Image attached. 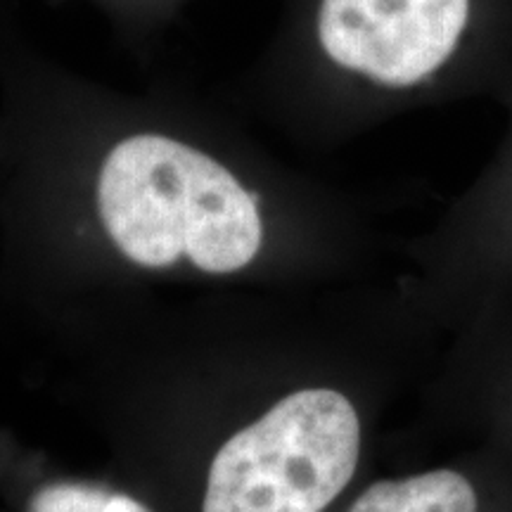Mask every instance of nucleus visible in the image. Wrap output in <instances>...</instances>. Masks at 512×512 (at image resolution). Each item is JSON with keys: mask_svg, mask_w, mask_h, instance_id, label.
Instances as JSON below:
<instances>
[{"mask_svg": "<svg viewBox=\"0 0 512 512\" xmlns=\"http://www.w3.org/2000/svg\"><path fill=\"white\" fill-rule=\"evenodd\" d=\"M373 254L238 117L74 72L0 12V306L29 330L162 294L335 287Z\"/></svg>", "mask_w": 512, "mask_h": 512, "instance_id": "1", "label": "nucleus"}, {"mask_svg": "<svg viewBox=\"0 0 512 512\" xmlns=\"http://www.w3.org/2000/svg\"><path fill=\"white\" fill-rule=\"evenodd\" d=\"M233 287L88 306L36 332L110 470L164 512H332L375 472L427 339L375 297Z\"/></svg>", "mask_w": 512, "mask_h": 512, "instance_id": "2", "label": "nucleus"}, {"mask_svg": "<svg viewBox=\"0 0 512 512\" xmlns=\"http://www.w3.org/2000/svg\"><path fill=\"white\" fill-rule=\"evenodd\" d=\"M470 0H294L292 15L242 81L261 121L309 136L363 105L401 100L458 50Z\"/></svg>", "mask_w": 512, "mask_h": 512, "instance_id": "3", "label": "nucleus"}, {"mask_svg": "<svg viewBox=\"0 0 512 512\" xmlns=\"http://www.w3.org/2000/svg\"><path fill=\"white\" fill-rule=\"evenodd\" d=\"M451 337L430 382V420L470 432L475 444L512 460V302Z\"/></svg>", "mask_w": 512, "mask_h": 512, "instance_id": "4", "label": "nucleus"}, {"mask_svg": "<svg viewBox=\"0 0 512 512\" xmlns=\"http://www.w3.org/2000/svg\"><path fill=\"white\" fill-rule=\"evenodd\" d=\"M332 512H512V460L475 444L437 463L370 472Z\"/></svg>", "mask_w": 512, "mask_h": 512, "instance_id": "5", "label": "nucleus"}, {"mask_svg": "<svg viewBox=\"0 0 512 512\" xmlns=\"http://www.w3.org/2000/svg\"><path fill=\"white\" fill-rule=\"evenodd\" d=\"M0 498L10 512H164L110 467L76 470L10 425H0Z\"/></svg>", "mask_w": 512, "mask_h": 512, "instance_id": "6", "label": "nucleus"}, {"mask_svg": "<svg viewBox=\"0 0 512 512\" xmlns=\"http://www.w3.org/2000/svg\"><path fill=\"white\" fill-rule=\"evenodd\" d=\"M107 19L126 46L145 50L181 15L190 0H86Z\"/></svg>", "mask_w": 512, "mask_h": 512, "instance_id": "7", "label": "nucleus"}, {"mask_svg": "<svg viewBox=\"0 0 512 512\" xmlns=\"http://www.w3.org/2000/svg\"><path fill=\"white\" fill-rule=\"evenodd\" d=\"M512 302V230L505 238L491 259L486 261L482 273L477 275L475 285L470 287L463 309L458 313L453 332L463 330L472 320H477L484 313L496 311L498 306Z\"/></svg>", "mask_w": 512, "mask_h": 512, "instance_id": "8", "label": "nucleus"}]
</instances>
